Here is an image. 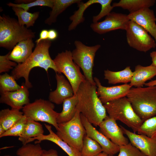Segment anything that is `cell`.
Here are the masks:
<instances>
[{
	"instance_id": "1",
	"label": "cell",
	"mask_w": 156,
	"mask_h": 156,
	"mask_svg": "<svg viewBox=\"0 0 156 156\" xmlns=\"http://www.w3.org/2000/svg\"><path fill=\"white\" fill-rule=\"evenodd\" d=\"M97 87L87 80L80 85L76 94L78 102L76 110L95 126H99L107 116L103 104L97 93Z\"/></svg>"
},
{
	"instance_id": "2",
	"label": "cell",
	"mask_w": 156,
	"mask_h": 156,
	"mask_svg": "<svg viewBox=\"0 0 156 156\" xmlns=\"http://www.w3.org/2000/svg\"><path fill=\"white\" fill-rule=\"evenodd\" d=\"M51 41L48 39L42 40L36 44V47L28 59L23 63L18 64L12 72V75L15 79L23 77L24 84L28 88L32 87L29 81V75L31 70L35 67L44 69L47 73L49 69H53L58 73L53 60L50 56L49 50Z\"/></svg>"
},
{
	"instance_id": "3",
	"label": "cell",
	"mask_w": 156,
	"mask_h": 156,
	"mask_svg": "<svg viewBox=\"0 0 156 156\" xmlns=\"http://www.w3.org/2000/svg\"><path fill=\"white\" fill-rule=\"evenodd\" d=\"M126 97L143 122L156 116V86L132 87Z\"/></svg>"
},
{
	"instance_id": "4",
	"label": "cell",
	"mask_w": 156,
	"mask_h": 156,
	"mask_svg": "<svg viewBox=\"0 0 156 156\" xmlns=\"http://www.w3.org/2000/svg\"><path fill=\"white\" fill-rule=\"evenodd\" d=\"M35 37V32L21 25L16 19L4 14L0 16V47L12 50L18 42Z\"/></svg>"
},
{
	"instance_id": "5",
	"label": "cell",
	"mask_w": 156,
	"mask_h": 156,
	"mask_svg": "<svg viewBox=\"0 0 156 156\" xmlns=\"http://www.w3.org/2000/svg\"><path fill=\"white\" fill-rule=\"evenodd\" d=\"M109 116L119 120L137 132L143 121L134 111L126 96L109 101L104 104Z\"/></svg>"
},
{
	"instance_id": "6",
	"label": "cell",
	"mask_w": 156,
	"mask_h": 156,
	"mask_svg": "<svg viewBox=\"0 0 156 156\" xmlns=\"http://www.w3.org/2000/svg\"><path fill=\"white\" fill-rule=\"evenodd\" d=\"M80 113L76 110L74 117L66 122L58 124L56 134L70 146L81 151L83 138L86 134L80 117Z\"/></svg>"
},
{
	"instance_id": "7",
	"label": "cell",
	"mask_w": 156,
	"mask_h": 156,
	"mask_svg": "<svg viewBox=\"0 0 156 156\" xmlns=\"http://www.w3.org/2000/svg\"><path fill=\"white\" fill-rule=\"evenodd\" d=\"M54 104L49 101L40 99L25 105L22 108L27 118L36 121L47 122L58 129L57 118L58 113L54 110Z\"/></svg>"
},
{
	"instance_id": "8",
	"label": "cell",
	"mask_w": 156,
	"mask_h": 156,
	"mask_svg": "<svg viewBox=\"0 0 156 156\" xmlns=\"http://www.w3.org/2000/svg\"><path fill=\"white\" fill-rule=\"evenodd\" d=\"M53 60L58 73H62L66 76L76 94L80 84L86 79L81 72L80 68L73 61L72 52L66 50L59 53Z\"/></svg>"
},
{
	"instance_id": "9",
	"label": "cell",
	"mask_w": 156,
	"mask_h": 156,
	"mask_svg": "<svg viewBox=\"0 0 156 156\" xmlns=\"http://www.w3.org/2000/svg\"><path fill=\"white\" fill-rule=\"evenodd\" d=\"M74 44L76 48L72 52L73 61L82 70L86 79L96 85L92 77V70L95 54L101 45L88 46L78 40L75 41Z\"/></svg>"
},
{
	"instance_id": "10",
	"label": "cell",
	"mask_w": 156,
	"mask_h": 156,
	"mask_svg": "<svg viewBox=\"0 0 156 156\" xmlns=\"http://www.w3.org/2000/svg\"><path fill=\"white\" fill-rule=\"evenodd\" d=\"M127 42L131 47L146 52L156 46L155 40L142 27L130 20L126 30Z\"/></svg>"
},
{
	"instance_id": "11",
	"label": "cell",
	"mask_w": 156,
	"mask_h": 156,
	"mask_svg": "<svg viewBox=\"0 0 156 156\" xmlns=\"http://www.w3.org/2000/svg\"><path fill=\"white\" fill-rule=\"evenodd\" d=\"M129 21L128 15L111 12L104 20L92 23L90 27L94 32L101 34L117 29L125 30Z\"/></svg>"
},
{
	"instance_id": "12",
	"label": "cell",
	"mask_w": 156,
	"mask_h": 156,
	"mask_svg": "<svg viewBox=\"0 0 156 156\" xmlns=\"http://www.w3.org/2000/svg\"><path fill=\"white\" fill-rule=\"evenodd\" d=\"M80 117L86 135L100 145L103 152L110 156H113L119 152V146L114 143L101 132L96 130L81 113Z\"/></svg>"
},
{
	"instance_id": "13",
	"label": "cell",
	"mask_w": 156,
	"mask_h": 156,
	"mask_svg": "<svg viewBox=\"0 0 156 156\" xmlns=\"http://www.w3.org/2000/svg\"><path fill=\"white\" fill-rule=\"evenodd\" d=\"M94 80L97 87V94L103 105L112 101L126 96L132 87L127 83L105 87L101 85L97 77L94 78Z\"/></svg>"
},
{
	"instance_id": "14",
	"label": "cell",
	"mask_w": 156,
	"mask_h": 156,
	"mask_svg": "<svg viewBox=\"0 0 156 156\" xmlns=\"http://www.w3.org/2000/svg\"><path fill=\"white\" fill-rule=\"evenodd\" d=\"M120 127L131 144L146 156H156V139L143 134H137L121 126Z\"/></svg>"
},
{
	"instance_id": "15",
	"label": "cell",
	"mask_w": 156,
	"mask_h": 156,
	"mask_svg": "<svg viewBox=\"0 0 156 156\" xmlns=\"http://www.w3.org/2000/svg\"><path fill=\"white\" fill-rule=\"evenodd\" d=\"M99 126L101 132L117 145L120 146L129 143L116 120L109 116H107Z\"/></svg>"
},
{
	"instance_id": "16",
	"label": "cell",
	"mask_w": 156,
	"mask_h": 156,
	"mask_svg": "<svg viewBox=\"0 0 156 156\" xmlns=\"http://www.w3.org/2000/svg\"><path fill=\"white\" fill-rule=\"evenodd\" d=\"M130 20L142 27L152 36L156 43V18L153 10L149 8L142 9L135 12L129 14Z\"/></svg>"
},
{
	"instance_id": "17",
	"label": "cell",
	"mask_w": 156,
	"mask_h": 156,
	"mask_svg": "<svg viewBox=\"0 0 156 156\" xmlns=\"http://www.w3.org/2000/svg\"><path fill=\"white\" fill-rule=\"evenodd\" d=\"M29 88L24 84L19 90L1 94L0 103L6 104L11 108L20 110L30 103Z\"/></svg>"
},
{
	"instance_id": "18",
	"label": "cell",
	"mask_w": 156,
	"mask_h": 156,
	"mask_svg": "<svg viewBox=\"0 0 156 156\" xmlns=\"http://www.w3.org/2000/svg\"><path fill=\"white\" fill-rule=\"evenodd\" d=\"M57 86L56 89L49 93V101L57 105L63 103L66 99L74 95L73 88L68 80L62 74L56 73Z\"/></svg>"
},
{
	"instance_id": "19",
	"label": "cell",
	"mask_w": 156,
	"mask_h": 156,
	"mask_svg": "<svg viewBox=\"0 0 156 156\" xmlns=\"http://www.w3.org/2000/svg\"><path fill=\"white\" fill-rule=\"evenodd\" d=\"M45 127L49 132L47 135L40 134L28 140L27 144L36 140L35 144L39 143L43 140L51 141L58 146L64 151L69 156H81L80 151L70 146L66 142L60 138L52 129L51 125L44 124Z\"/></svg>"
},
{
	"instance_id": "20",
	"label": "cell",
	"mask_w": 156,
	"mask_h": 156,
	"mask_svg": "<svg viewBox=\"0 0 156 156\" xmlns=\"http://www.w3.org/2000/svg\"><path fill=\"white\" fill-rule=\"evenodd\" d=\"M35 46L32 39L20 41L10 52L8 59L18 64L25 62L31 54Z\"/></svg>"
},
{
	"instance_id": "21",
	"label": "cell",
	"mask_w": 156,
	"mask_h": 156,
	"mask_svg": "<svg viewBox=\"0 0 156 156\" xmlns=\"http://www.w3.org/2000/svg\"><path fill=\"white\" fill-rule=\"evenodd\" d=\"M156 76V68L151 65L143 66L138 65L135 67L133 75L129 84L131 87H142L146 82Z\"/></svg>"
},
{
	"instance_id": "22",
	"label": "cell",
	"mask_w": 156,
	"mask_h": 156,
	"mask_svg": "<svg viewBox=\"0 0 156 156\" xmlns=\"http://www.w3.org/2000/svg\"><path fill=\"white\" fill-rule=\"evenodd\" d=\"M104 79L109 84H115L118 83L127 84L130 82L133 75L130 66H127L123 70L113 71L108 69L104 71Z\"/></svg>"
},
{
	"instance_id": "23",
	"label": "cell",
	"mask_w": 156,
	"mask_h": 156,
	"mask_svg": "<svg viewBox=\"0 0 156 156\" xmlns=\"http://www.w3.org/2000/svg\"><path fill=\"white\" fill-rule=\"evenodd\" d=\"M78 102V98L76 94L64 101L62 110L60 113H58L57 118L58 124L67 122L74 117L76 111Z\"/></svg>"
},
{
	"instance_id": "24",
	"label": "cell",
	"mask_w": 156,
	"mask_h": 156,
	"mask_svg": "<svg viewBox=\"0 0 156 156\" xmlns=\"http://www.w3.org/2000/svg\"><path fill=\"white\" fill-rule=\"evenodd\" d=\"M155 0H120L118 2L114 3L112 6L114 8L119 7L128 10L131 14L143 9L153 6Z\"/></svg>"
},
{
	"instance_id": "25",
	"label": "cell",
	"mask_w": 156,
	"mask_h": 156,
	"mask_svg": "<svg viewBox=\"0 0 156 156\" xmlns=\"http://www.w3.org/2000/svg\"><path fill=\"white\" fill-rule=\"evenodd\" d=\"M23 116V112L19 109L13 108L2 109L0 111V125L6 131Z\"/></svg>"
},
{
	"instance_id": "26",
	"label": "cell",
	"mask_w": 156,
	"mask_h": 156,
	"mask_svg": "<svg viewBox=\"0 0 156 156\" xmlns=\"http://www.w3.org/2000/svg\"><path fill=\"white\" fill-rule=\"evenodd\" d=\"M44 131L42 125L40 123L27 118L23 132L18 140L23 145L27 144L28 140L40 135L43 134Z\"/></svg>"
},
{
	"instance_id": "27",
	"label": "cell",
	"mask_w": 156,
	"mask_h": 156,
	"mask_svg": "<svg viewBox=\"0 0 156 156\" xmlns=\"http://www.w3.org/2000/svg\"><path fill=\"white\" fill-rule=\"evenodd\" d=\"M81 1L80 0H54L52 10L50 12L49 16L45 20V23L51 25L55 23L58 16L67 8L73 4H78Z\"/></svg>"
},
{
	"instance_id": "28",
	"label": "cell",
	"mask_w": 156,
	"mask_h": 156,
	"mask_svg": "<svg viewBox=\"0 0 156 156\" xmlns=\"http://www.w3.org/2000/svg\"><path fill=\"white\" fill-rule=\"evenodd\" d=\"M12 9L18 17V20L20 25L24 26L25 25L27 28L34 26L39 16V12L31 13L21 8L17 7H12Z\"/></svg>"
},
{
	"instance_id": "29",
	"label": "cell",
	"mask_w": 156,
	"mask_h": 156,
	"mask_svg": "<svg viewBox=\"0 0 156 156\" xmlns=\"http://www.w3.org/2000/svg\"><path fill=\"white\" fill-rule=\"evenodd\" d=\"M98 2V0H89L85 3L81 1L77 4L78 9L70 17L72 22L68 26V30L70 31L74 29L80 23L83 22L84 20L83 14L86 10L90 5Z\"/></svg>"
},
{
	"instance_id": "30",
	"label": "cell",
	"mask_w": 156,
	"mask_h": 156,
	"mask_svg": "<svg viewBox=\"0 0 156 156\" xmlns=\"http://www.w3.org/2000/svg\"><path fill=\"white\" fill-rule=\"evenodd\" d=\"M103 152L100 145L86 134L83 139L80 151L81 156H95Z\"/></svg>"
},
{
	"instance_id": "31",
	"label": "cell",
	"mask_w": 156,
	"mask_h": 156,
	"mask_svg": "<svg viewBox=\"0 0 156 156\" xmlns=\"http://www.w3.org/2000/svg\"><path fill=\"white\" fill-rule=\"evenodd\" d=\"M12 75L5 73L0 76V93L17 90L21 87Z\"/></svg>"
},
{
	"instance_id": "32",
	"label": "cell",
	"mask_w": 156,
	"mask_h": 156,
	"mask_svg": "<svg viewBox=\"0 0 156 156\" xmlns=\"http://www.w3.org/2000/svg\"><path fill=\"white\" fill-rule=\"evenodd\" d=\"M39 143H28L19 148L16 152L17 156H40L43 151Z\"/></svg>"
},
{
	"instance_id": "33",
	"label": "cell",
	"mask_w": 156,
	"mask_h": 156,
	"mask_svg": "<svg viewBox=\"0 0 156 156\" xmlns=\"http://www.w3.org/2000/svg\"><path fill=\"white\" fill-rule=\"evenodd\" d=\"M138 133L156 139V116L144 121L138 130Z\"/></svg>"
},
{
	"instance_id": "34",
	"label": "cell",
	"mask_w": 156,
	"mask_h": 156,
	"mask_svg": "<svg viewBox=\"0 0 156 156\" xmlns=\"http://www.w3.org/2000/svg\"><path fill=\"white\" fill-rule=\"evenodd\" d=\"M27 120V117L24 116L15 123L10 128L5 131L0 135V138L7 136H21L22 135Z\"/></svg>"
},
{
	"instance_id": "35",
	"label": "cell",
	"mask_w": 156,
	"mask_h": 156,
	"mask_svg": "<svg viewBox=\"0 0 156 156\" xmlns=\"http://www.w3.org/2000/svg\"><path fill=\"white\" fill-rule=\"evenodd\" d=\"M54 0H36L27 4H17L10 2L7 5L12 7H17L21 8L28 11L31 8L36 6H46L52 8Z\"/></svg>"
},
{
	"instance_id": "36",
	"label": "cell",
	"mask_w": 156,
	"mask_h": 156,
	"mask_svg": "<svg viewBox=\"0 0 156 156\" xmlns=\"http://www.w3.org/2000/svg\"><path fill=\"white\" fill-rule=\"evenodd\" d=\"M112 0H99L98 3L101 6V10L99 14L93 17V23L98 22L100 19L105 16H106L111 12L114 8L111 5Z\"/></svg>"
},
{
	"instance_id": "37",
	"label": "cell",
	"mask_w": 156,
	"mask_h": 156,
	"mask_svg": "<svg viewBox=\"0 0 156 156\" xmlns=\"http://www.w3.org/2000/svg\"><path fill=\"white\" fill-rule=\"evenodd\" d=\"M119 147V153L117 156H146L130 142Z\"/></svg>"
},
{
	"instance_id": "38",
	"label": "cell",
	"mask_w": 156,
	"mask_h": 156,
	"mask_svg": "<svg viewBox=\"0 0 156 156\" xmlns=\"http://www.w3.org/2000/svg\"><path fill=\"white\" fill-rule=\"evenodd\" d=\"M10 52L6 55L0 56V73L9 71L15 67L18 64L10 60L8 56Z\"/></svg>"
},
{
	"instance_id": "39",
	"label": "cell",
	"mask_w": 156,
	"mask_h": 156,
	"mask_svg": "<svg viewBox=\"0 0 156 156\" xmlns=\"http://www.w3.org/2000/svg\"><path fill=\"white\" fill-rule=\"evenodd\" d=\"M48 30L47 29H43L41 30L40 33L39 37L36 40L35 42L38 44L41 41L48 39Z\"/></svg>"
},
{
	"instance_id": "40",
	"label": "cell",
	"mask_w": 156,
	"mask_h": 156,
	"mask_svg": "<svg viewBox=\"0 0 156 156\" xmlns=\"http://www.w3.org/2000/svg\"><path fill=\"white\" fill-rule=\"evenodd\" d=\"M40 156H59L57 151L51 149L48 150L43 149Z\"/></svg>"
},
{
	"instance_id": "41",
	"label": "cell",
	"mask_w": 156,
	"mask_h": 156,
	"mask_svg": "<svg viewBox=\"0 0 156 156\" xmlns=\"http://www.w3.org/2000/svg\"><path fill=\"white\" fill-rule=\"evenodd\" d=\"M58 36L57 32L55 29H51L48 30V40H54L57 38Z\"/></svg>"
},
{
	"instance_id": "42",
	"label": "cell",
	"mask_w": 156,
	"mask_h": 156,
	"mask_svg": "<svg viewBox=\"0 0 156 156\" xmlns=\"http://www.w3.org/2000/svg\"><path fill=\"white\" fill-rule=\"evenodd\" d=\"M150 56L151 58L152 63L151 65L156 68V51H153L150 53Z\"/></svg>"
},
{
	"instance_id": "43",
	"label": "cell",
	"mask_w": 156,
	"mask_h": 156,
	"mask_svg": "<svg viewBox=\"0 0 156 156\" xmlns=\"http://www.w3.org/2000/svg\"><path fill=\"white\" fill-rule=\"evenodd\" d=\"M146 86H156V79L151 80L148 83H145Z\"/></svg>"
},
{
	"instance_id": "44",
	"label": "cell",
	"mask_w": 156,
	"mask_h": 156,
	"mask_svg": "<svg viewBox=\"0 0 156 156\" xmlns=\"http://www.w3.org/2000/svg\"><path fill=\"white\" fill-rule=\"evenodd\" d=\"M5 131L3 127L1 125H0V135H2Z\"/></svg>"
},
{
	"instance_id": "45",
	"label": "cell",
	"mask_w": 156,
	"mask_h": 156,
	"mask_svg": "<svg viewBox=\"0 0 156 156\" xmlns=\"http://www.w3.org/2000/svg\"><path fill=\"white\" fill-rule=\"evenodd\" d=\"M95 156H110L106 153L102 152Z\"/></svg>"
},
{
	"instance_id": "46",
	"label": "cell",
	"mask_w": 156,
	"mask_h": 156,
	"mask_svg": "<svg viewBox=\"0 0 156 156\" xmlns=\"http://www.w3.org/2000/svg\"><path fill=\"white\" fill-rule=\"evenodd\" d=\"M3 156H11V155H5Z\"/></svg>"
}]
</instances>
